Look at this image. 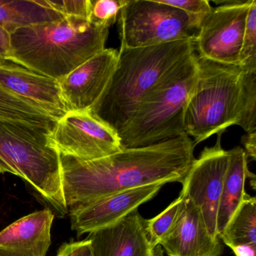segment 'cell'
<instances>
[{
	"mask_svg": "<svg viewBox=\"0 0 256 256\" xmlns=\"http://www.w3.org/2000/svg\"><path fill=\"white\" fill-rule=\"evenodd\" d=\"M64 18L48 5L47 0H0V26L10 34Z\"/></svg>",
	"mask_w": 256,
	"mask_h": 256,
	"instance_id": "cell-18",
	"label": "cell"
},
{
	"mask_svg": "<svg viewBox=\"0 0 256 256\" xmlns=\"http://www.w3.org/2000/svg\"><path fill=\"white\" fill-rule=\"evenodd\" d=\"M54 214L48 208L19 218L0 232V256H46Z\"/></svg>",
	"mask_w": 256,
	"mask_h": 256,
	"instance_id": "cell-15",
	"label": "cell"
},
{
	"mask_svg": "<svg viewBox=\"0 0 256 256\" xmlns=\"http://www.w3.org/2000/svg\"><path fill=\"white\" fill-rule=\"evenodd\" d=\"M184 134L150 146L122 148L92 161L60 154L62 191L68 212L102 198L150 184H182L194 161Z\"/></svg>",
	"mask_w": 256,
	"mask_h": 256,
	"instance_id": "cell-1",
	"label": "cell"
},
{
	"mask_svg": "<svg viewBox=\"0 0 256 256\" xmlns=\"http://www.w3.org/2000/svg\"><path fill=\"white\" fill-rule=\"evenodd\" d=\"M198 55V54H197ZM198 78L184 116L186 134L194 145L228 127L240 125L244 114V71L198 55Z\"/></svg>",
	"mask_w": 256,
	"mask_h": 256,
	"instance_id": "cell-6",
	"label": "cell"
},
{
	"mask_svg": "<svg viewBox=\"0 0 256 256\" xmlns=\"http://www.w3.org/2000/svg\"><path fill=\"white\" fill-rule=\"evenodd\" d=\"M228 152V166L223 181L217 216L218 236L224 232L230 218L248 196L245 185L250 172L246 154L240 146H235Z\"/></svg>",
	"mask_w": 256,
	"mask_h": 256,
	"instance_id": "cell-17",
	"label": "cell"
},
{
	"mask_svg": "<svg viewBox=\"0 0 256 256\" xmlns=\"http://www.w3.org/2000/svg\"><path fill=\"white\" fill-rule=\"evenodd\" d=\"M228 246L250 245L256 248V198L247 196L218 236Z\"/></svg>",
	"mask_w": 256,
	"mask_h": 256,
	"instance_id": "cell-20",
	"label": "cell"
},
{
	"mask_svg": "<svg viewBox=\"0 0 256 256\" xmlns=\"http://www.w3.org/2000/svg\"><path fill=\"white\" fill-rule=\"evenodd\" d=\"M160 245L168 256H221L224 251L220 238L210 234L199 210L186 198L176 227Z\"/></svg>",
	"mask_w": 256,
	"mask_h": 256,
	"instance_id": "cell-16",
	"label": "cell"
},
{
	"mask_svg": "<svg viewBox=\"0 0 256 256\" xmlns=\"http://www.w3.org/2000/svg\"><path fill=\"white\" fill-rule=\"evenodd\" d=\"M62 155L83 161L104 158L122 150L119 136L89 112H68L52 134Z\"/></svg>",
	"mask_w": 256,
	"mask_h": 256,
	"instance_id": "cell-10",
	"label": "cell"
},
{
	"mask_svg": "<svg viewBox=\"0 0 256 256\" xmlns=\"http://www.w3.org/2000/svg\"><path fill=\"white\" fill-rule=\"evenodd\" d=\"M119 52L106 48L59 80L68 112H88L104 92L118 64Z\"/></svg>",
	"mask_w": 256,
	"mask_h": 256,
	"instance_id": "cell-11",
	"label": "cell"
},
{
	"mask_svg": "<svg viewBox=\"0 0 256 256\" xmlns=\"http://www.w3.org/2000/svg\"><path fill=\"white\" fill-rule=\"evenodd\" d=\"M252 2L232 1L212 8L194 41L198 55L218 64L238 65Z\"/></svg>",
	"mask_w": 256,
	"mask_h": 256,
	"instance_id": "cell-9",
	"label": "cell"
},
{
	"mask_svg": "<svg viewBox=\"0 0 256 256\" xmlns=\"http://www.w3.org/2000/svg\"><path fill=\"white\" fill-rule=\"evenodd\" d=\"M184 12L194 26L200 30L212 8L208 0H158Z\"/></svg>",
	"mask_w": 256,
	"mask_h": 256,
	"instance_id": "cell-25",
	"label": "cell"
},
{
	"mask_svg": "<svg viewBox=\"0 0 256 256\" xmlns=\"http://www.w3.org/2000/svg\"><path fill=\"white\" fill-rule=\"evenodd\" d=\"M238 66L248 71H256V0H252L247 14Z\"/></svg>",
	"mask_w": 256,
	"mask_h": 256,
	"instance_id": "cell-23",
	"label": "cell"
},
{
	"mask_svg": "<svg viewBox=\"0 0 256 256\" xmlns=\"http://www.w3.org/2000/svg\"><path fill=\"white\" fill-rule=\"evenodd\" d=\"M56 256H94V254L90 242L86 238L84 240L64 244Z\"/></svg>",
	"mask_w": 256,
	"mask_h": 256,
	"instance_id": "cell-27",
	"label": "cell"
},
{
	"mask_svg": "<svg viewBox=\"0 0 256 256\" xmlns=\"http://www.w3.org/2000/svg\"><path fill=\"white\" fill-rule=\"evenodd\" d=\"M194 50V42L190 40L120 48L108 84L88 112L119 136L150 90L166 72Z\"/></svg>",
	"mask_w": 256,
	"mask_h": 256,
	"instance_id": "cell-3",
	"label": "cell"
},
{
	"mask_svg": "<svg viewBox=\"0 0 256 256\" xmlns=\"http://www.w3.org/2000/svg\"><path fill=\"white\" fill-rule=\"evenodd\" d=\"M242 143L245 146L247 157H250L253 160L256 158V131L247 133L242 138Z\"/></svg>",
	"mask_w": 256,
	"mask_h": 256,
	"instance_id": "cell-29",
	"label": "cell"
},
{
	"mask_svg": "<svg viewBox=\"0 0 256 256\" xmlns=\"http://www.w3.org/2000/svg\"><path fill=\"white\" fill-rule=\"evenodd\" d=\"M185 206V198L180 196L166 210L154 218L146 220V229L152 248L158 246L176 227Z\"/></svg>",
	"mask_w": 256,
	"mask_h": 256,
	"instance_id": "cell-21",
	"label": "cell"
},
{
	"mask_svg": "<svg viewBox=\"0 0 256 256\" xmlns=\"http://www.w3.org/2000/svg\"><path fill=\"white\" fill-rule=\"evenodd\" d=\"M11 50V34L0 26V61L8 59Z\"/></svg>",
	"mask_w": 256,
	"mask_h": 256,
	"instance_id": "cell-28",
	"label": "cell"
},
{
	"mask_svg": "<svg viewBox=\"0 0 256 256\" xmlns=\"http://www.w3.org/2000/svg\"><path fill=\"white\" fill-rule=\"evenodd\" d=\"M88 239L94 256H156L146 232V220L138 210L110 226L91 232Z\"/></svg>",
	"mask_w": 256,
	"mask_h": 256,
	"instance_id": "cell-13",
	"label": "cell"
},
{
	"mask_svg": "<svg viewBox=\"0 0 256 256\" xmlns=\"http://www.w3.org/2000/svg\"><path fill=\"white\" fill-rule=\"evenodd\" d=\"M0 84L41 106L58 121L67 113L59 80L10 60L0 61Z\"/></svg>",
	"mask_w": 256,
	"mask_h": 256,
	"instance_id": "cell-14",
	"label": "cell"
},
{
	"mask_svg": "<svg viewBox=\"0 0 256 256\" xmlns=\"http://www.w3.org/2000/svg\"><path fill=\"white\" fill-rule=\"evenodd\" d=\"M163 184H150L120 192L70 211L72 228L78 236L110 226L154 198Z\"/></svg>",
	"mask_w": 256,
	"mask_h": 256,
	"instance_id": "cell-12",
	"label": "cell"
},
{
	"mask_svg": "<svg viewBox=\"0 0 256 256\" xmlns=\"http://www.w3.org/2000/svg\"><path fill=\"white\" fill-rule=\"evenodd\" d=\"M127 0H90L89 23L100 29L108 30L118 22Z\"/></svg>",
	"mask_w": 256,
	"mask_h": 256,
	"instance_id": "cell-22",
	"label": "cell"
},
{
	"mask_svg": "<svg viewBox=\"0 0 256 256\" xmlns=\"http://www.w3.org/2000/svg\"><path fill=\"white\" fill-rule=\"evenodd\" d=\"M108 36L88 20L66 17L11 34L7 60L59 80L104 50Z\"/></svg>",
	"mask_w": 256,
	"mask_h": 256,
	"instance_id": "cell-2",
	"label": "cell"
},
{
	"mask_svg": "<svg viewBox=\"0 0 256 256\" xmlns=\"http://www.w3.org/2000/svg\"><path fill=\"white\" fill-rule=\"evenodd\" d=\"M196 50L166 72L119 134L122 148L150 146L186 134L184 116L198 78Z\"/></svg>",
	"mask_w": 256,
	"mask_h": 256,
	"instance_id": "cell-4",
	"label": "cell"
},
{
	"mask_svg": "<svg viewBox=\"0 0 256 256\" xmlns=\"http://www.w3.org/2000/svg\"><path fill=\"white\" fill-rule=\"evenodd\" d=\"M244 71V114L240 126L248 133L256 131V71Z\"/></svg>",
	"mask_w": 256,
	"mask_h": 256,
	"instance_id": "cell-24",
	"label": "cell"
},
{
	"mask_svg": "<svg viewBox=\"0 0 256 256\" xmlns=\"http://www.w3.org/2000/svg\"><path fill=\"white\" fill-rule=\"evenodd\" d=\"M118 22L120 48L194 42L200 31L184 12L158 0H127Z\"/></svg>",
	"mask_w": 256,
	"mask_h": 256,
	"instance_id": "cell-7",
	"label": "cell"
},
{
	"mask_svg": "<svg viewBox=\"0 0 256 256\" xmlns=\"http://www.w3.org/2000/svg\"><path fill=\"white\" fill-rule=\"evenodd\" d=\"M222 134H217L216 144L211 148L206 146L193 162L181 184L180 194L199 210L208 232L214 238H218V204L229 161L228 152L222 148Z\"/></svg>",
	"mask_w": 256,
	"mask_h": 256,
	"instance_id": "cell-8",
	"label": "cell"
},
{
	"mask_svg": "<svg viewBox=\"0 0 256 256\" xmlns=\"http://www.w3.org/2000/svg\"><path fill=\"white\" fill-rule=\"evenodd\" d=\"M53 130L22 121L0 120V173L29 182L58 212L68 214L62 184L60 154Z\"/></svg>",
	"mask_w": 256,
	"mask_h": 256,
	"instance_id": "cell-5",
	"label": "cell"
},
{
	"mask_svg": "<svg viewBox=\"0 0 256 256\" xmlns=\"http://www.w3.org/2000/svg\"><path fill=\"white\" fill-rule=\"evenodd\" d=\"M235 256H256V248L250 245H238L232 247Z\"/></svg>",
	"mask_w": 256,
	"mask_h": 256,
	"instance_id": "cell-30",
	"label": "cell"
},
{
	"mask_svg": "<svg viewBox=\"0 0 256 256\" xmlns=\"http://www.w3.org/2000/svg\"><path fill=\"white\" fill-rule=\"evenodd\" d=\"M0 120L22 121L54 130L58 120L34 102L14 94L0 84Z\"/></svg>",
	"mask_w": 256,
	"mask_h": 256,
	"instance_id": "cell-19",
	"label": "cell"
},
{
	"mask_svg": "<svg viewBox=\"0 0 256 256\" xmlns=\"http://www.w3.org/2000/svg\"><path fill=\"white\" fill-rule=\"evenodd\" d=\"M48 4L64 17H74L88 20L89 14L90 0H59Z\"/></svg>",
	"mask_w": 256,
	"mask_h": 256,
	"instance_id": "cell-26",
	"label": "cell"
}]
</instances>
